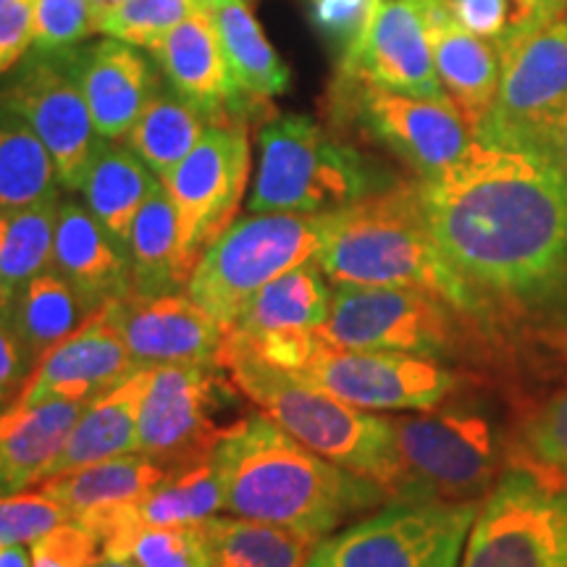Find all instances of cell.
Segmentation results:
<instances>
[{"label": "cell", "mask_w": 567, "mask_h": 567, "mask_svg": "<svg viewBox=\"0 0 567 567\" xmlns=\"http://www.w3.org/2000/svg\"><path fill=\"white\" fill-rule=\"evenodd\" d=\"M417 189L439 250L486 302L565 305L567 182L547 155L476 140Z\"/></svg>", "instance_id": "cell-1"}, {"label": "cell", "mask_w": 567, "mask_h": 567, "mask_svg": "<svg viewBox=\"0 0 567 567\" xmlns=\"http://www.w3.org/2000/svg\"><path fill=\"white\" fill-rule=\"evenodd\" d=\"M213 467L224 509L295 530L313 544L350 517L389 502L375 481L321 457L266 413L226 429L213 450Z\"/></svg>", "instance_id": "cell-2"}, {"label": "cell", "mask_w": 567, "mask_h": 567, "mask_svg": "<svg viewBox=\"0 0 567 567\" xmlns=\"http://www.w3.org/2000/svg\"><path fill=\"white\" fill-rule=\"evenodd\" d=\"M316 264L334 284L421 289L442 297L473 321H484L488 313V302L439 250L425 221L417 179L394 182L326 213Z\"/></svg>", "instance_id": "cell-3"}, {"label": "cell", "mask_w": 567, "mask_h": 567, "mask_svg": "<svg viewBox=\"0 0 567 567\" xmlns=\"http://www.w3.org/2000/svg\"><path fill=\"white\" fill-rule=\"evenodd\" d=\"M218 365L229 371L234 386L247 400H252L297 442L358 476L375 481L386 496L392 494L396 484L392 417L347 405L313 381L268 365L229 334L218 352Z\"/></svg>", "instance_id": "cell-4"}, {"label": "cell", "mask_w": 567, "mask_h": 567, "mask_svg": "<svg viewBox=\"0 0 567 567\" xmlns=\"http://www.w3.org/2000/svg\"><path fill=\"white\" fill-rule=\"evenodd\" d=\"M258 151L250 213H331L396 182L342 134L300 113L260 126Z\"/></svg>", "instance_id": "cell-5"}, {"label": "cell", "mask_w": 567, "mask_h": 567, "mask_svg": "<svg viewBox=\"0 0 567 567\" xmlns=\"http://www.w3.org/2000/svg\"><path fill=\"white\" fill-rule=\"evenodd\" d=\"M323 224L326 213H252L239 218L205 250L184 292L229 334L258 289L316 260Z\"/></svg>", "instance_id": "cell-6"}, {"label": "cell", "mask_w": 567, "mask_h": 567, "mask_svg": "<svg viewBox=\"0 0 567 567\" xmlns=\"http://www.w3.org/2000/svg\"><path fill=\"white\" fill-rule=\"evenodd\" d=\"M396 484L389 502H481L499 481L494 423L473 408L392 417Z\"/></svg>", "instance_id": "cell-7"}, {"label": "cell", "mask_w": 567, "mask_h": 567, "mask_svg": "<svg viewBox=\"0 0 567 567\" xmlns=\"http://www.w3.org/2000/svg\"><path fill=\"white\" fill-rule=\"evenodd\" d=\"M337 130H354L402 161L417 179L446 172L476 142L450 97H417L337 74L329 87Z\"/></svg>", "instance_id": "cell-8"}, {"label": "cell", "mask_w": 567, "mask_h": 567, "mask_svg": "<svg viewBox=\"0 0 567 567\" xmlns=\"http://www.w3.org/2000/svg\"><path fill=\"white\" fill-rule=\"evenodd\" d=\"M481 502H389L316 544L308 567H460Z\"/></svg>", "instance_id": "cell-9"}, {"label": "cell", "mask_w": 567, "mask_h": 567, "mask_svg": "<svg viewBox=\"0 0 567 567\" xmlns=\"http://www.w3.org/2000/svg\"><path fill=\"white\" fill-rule=\"evenodd\" d=\"M460 567H567V492L505 471L478 505Z\"/></svg>", "instance_id": "cell-10"}, {"label": "cell", "mask_w": 567, "mask_h": 567, "mask_svg": "<svg viewBox=\"0 0 567 567\" xmlns=\"http://www.w3.org/2000/svg\"><path fill=\"white\" fill-rule=\"evenodd\" d=\"M460 313L442 297L402 287L337 284L316 334L347 350H389L442 360L460 347Z\"/></svg>", "instance_id": "cell-11"}, {"label": "cell", "mask_w": 567, "mask_h": 567, "mask_svg": "<svg viewBox=\"0 0 567 567\" xmlns=\"http://www.w3.org/2000/svg\"><path fill=\"white\" fill-rule=\"evenodd\" d=\"M494 105L476 132L484 145L542 153L544 134L567 105V17L499 45Z\"/></svg>", "instance_id": "cell-12"}, {"label": "cell", "mask_w": 567, "mask_h": 567, "mask_svg": "<svg viewBox=\"0 0 567 567\" xmlns=\"http://www.w3.org/2000/svg\"><path fill=\"white\" fill-rule=\"evenodd\" d=\"M250 176L245 124H210L195 151L163 176L179 221V266L184 279L205 250L234 224Z\"/></svg>", "instance_id": "cell-13"}, {"label": "cell", "mask_w": 567, "mask_h": 567, "mask_svg": "<svg viewBox=\"0 0 567 567\" xmlns=\"http://www.w3.org/2000/svg\"><path fill=\"white\" fill-rule=\"evenodd\" d=\"M295 375L360 410H434L460 389V375L421 354L347 350L316 334Z\"/></svg>", "instance_id": "cell-14"}, {"label": "cell", "mask_w": 567, "mask_h": 567, "mask_svg": "<svg viewBox=\"0 0 567 567\" xmlns=\"http://www.w3.org/2000/svg\"><path fill=\"white\" fill-rule=\"evenodd\" d=\"M221 365L153 368L151 389L137 417V452L168 473L213 457L229 425H218V410L234 402Z\"/></svg>", "instance_id": "cell-15"}, {"label": "cell", "mask_w": 567, "mask_h": 567, "mask_svg": "<svg viewBox=\"0 0 567 567\" xmlns=\"http://www.w3.org/2000/svg\"><path fill=\"white\" fill-rule=\"evenodd\" d=\"M0 101L11 105L45 142L63 189H80L101 134L76 82L66 51L38 53L21 63L0 87Z\"/></svg>", "instance_id": "cell-16"}, {"label": "cell", "mask_w": 567, "mask_h": 567, "mask_svg": "<svg viewBox=\"0 0 567 567\" xmlns=\"http://www.w3.org/2000/svg\"><path fill=\"white\" fill-rule=\"evenodd\" d=\"M337 74L405 95L446 97L421 0H379L360 40L342 53Z\"/></svg>", "instance_id": "cell-17"}, {"label": "cell", "mask_w": 567, "mask_h": 567, "mask_svg": "<svg viewBox=\"0 0 567 567\" xmlns=\"http://www.w3.org/2000/svg\"><path fill=\"white\" fill-rule=\"evenodd\" d=\"M137 368L213 365L226 329L187 292L142 297L130 292L105 305Z\"/></svg>", "instance_id": "cell-18"}, {"label": "cell", "mask_w": 567, "mask_h": 567, "mask_svg": "<svg viewBox=\"0 0 567 567\" xmlns=\"http://www.w3.org/2000/svg\"><path fill=\"white\" fill-rule=\"evenodd\" d=\"M155 66L179 95L208 113L213 124H250L268 103L247 97L234 82L216 24L208 9L197 6L174 30L147 45Z\"/></svg>", "instance_id": "cell-19"}, {"label": "cell", "mask_w": 567, "mask_h": 567, "mask_svg": "<svg viewBox=\"0 0 567 567\" xmlns=\"http://www.w3.org/2000/svg\"><path fill=\"white\" fill-rule=\"evenodd\" d=\"M134 371L140 368L134 365L130 347L122 331L113 326L109 310L103 308L80 331L42 354L13 402L17 405H38L45 400L90 402L92 396L122 384Z\"/></svg>", "instance_id": "cell-20"}, {"label": "cell", "mask_w": 567, "mask_h": 567, "mask_svg": "<svg viewBox=\"0 0 567 567\" xmlns=\"http://www.w3.org/2000/svg\"><path fill=\"white\" fill-rule=\"evenodd\" d=\"M66 55L97 134L103 140L126 137L158 84V66L130 42L116 38L90 48H71Z\"/></svg>", "instance_id": "cell-21"}, {"label": "cell", "mask_w": 567, "mask_h": 567, "mask_svg": "<svg viewBox=\"0 0 567 567\" xmlns=\"http://www.w3.org/2000/svg\"><path fill=\"white\" fill-rule=\"evenodd\" d=\"M421 6L439 82L476 137L499 90V48L460 27L450 0H421Z\"/></svg>", "instance_id": "cell-22"}, {"label": "cell", "mask_w": 567, "mask_h": 567, "mask_svg": "<svg viewBox=\"0 0 567 567\" xmlns=\"http://www.w3.org/2000/svg\"><path fill=\"white\" fill-rule=\"evenodd\" d=\"M53 271L63 276L95 313L132 292L126 250L92 216L87 205L74 200L59 205Z\"/></svg>", "instance_id": "cell-23"}, {"label": "cell", "mask_w": 567, "mask_h": 567, "mask_svg": "<svg viewBox=\"0 0 567 567\" xmlns=\"http://www.w3.org/2000/svg\"><path fill=\"white\" fill-rule=\"evenodd\" d=\"M151 379L153 368H140L122 384L84 402L59 457L45 471V478L63 476V473L80 471V467L103 463V460L137 452V417L147 389H151Z\"/></svg>", "instance_id": "cell-24"}, {"label": "cell", "mask_w": 567, "mask_h": 567, "mask_svg": "<svg viewBox=\"0 0 567 567\" xmlns=\"http://www.w3.org/2000/svg\"><path fill=\"white\" fill-rule=\"evenodd\" d=\"M82 408L74 400H45L0 410V478L11 494L45 478Z\"/></svg>", "instance_id": "cell-25"}, {"label": "cell", "mask_w": 567, "mask_h": 567, "mask_svg": "<svg viewBox=\"0 0 567 567\" xmlns=\"http://www.w3.org/2000/svg\"><path fill=\"white\" fill-rule=\"evenodd\" d=\"M158 184L161 182L130 145L124 147L116 145V140H101L84 172L80 193L92 216L126 250L134 216Z\"/></svg>", "instance_id": "cell-26"}, {"label": "cell", "mask_w": 567, "mask_h": 567, "mask_svg": "<svg viewBox=\"0 0 567 567\" xmlns=\"http://www.w3.org/2000/svg\"><path fill=\"white\" fill-rule=\"evenodd\" d=\"M168 471L142 452H130L103 463L80 467L42 481L40 492L66 509L71 520L84 515L103 513V509L130 505L147 492H153Z\"/></svg>", "instance_id": "cell-27"}, {"label": "cell", "mask_w": 567, "mask_h": 567, "mask_svg": "<svg viewBox=\"0 0 567 567\" xmlns=\"http://www.w3.org/2000/svg\"><path fill=\"white\" fill-rule=\"evenodd\" d=\"M210 11L221 48L237 87L258 103H268L289 90V69L260 30L252 0H210Z\"/></svg>", "instance_id": "cell-28"}, {"label": "cell", "mask_w": 567, "mask_h": 567, "mask_svg": "<svg viewBox=\"0 0 567 567\" xmlns=\"http://www.w3.org/2000/svg\"><path fill=\"white\" fill-rule=\"evenodd\" d=\"M210 124V116L200 105L179 95L168 82L163 84L158 80L137 122L126 134V142L142 163L163 179L195 151Z\"/></svg>", "instance_id": "cell-29"}, {"label": "cell", "mask_w": 567, "mask_h": 567, "mask_svg": "<svg viewBox=\"0 0 567 567\" xmlns=\"http://www.w3.org/2000/svg\"><path fill=\"white\" fill-rule=\"evenodd\" d=\"M331 310V289L316 260L276 276L258 289L234 323L239 334H266V331H316Z\"/></svg>", "instance_id": "cell-30"}, {"label": "cell", "mask_w": 567, "mask_h": 567, "mask_svg": "<svg viewBox=\"0 0 567 567\" xmlns=\"http://www.w3.org/2000/svg\"><path fill=\"white\" fill-rule=\"evenodd\" d=\"M97 313L51 268L17 289L6 318L11 321L24 350L30 352L32 363L38 365V360L51 347L80 331Z\"/></svg>", "instance_id": "cell-31"}, {"label": "cell", "mask_w": 567, "mask_h": 567, "mask_svg": "<svg viewBox=\"0 0 567 567\" xmlns=\"http://www.w3.org/2000/svg\"><path fill=\"white\" fill-rule=\"evenodd\" d=\"M126 258H130L134 295L155 297L179 292L187 284L179 266V221L163 184L153 189V195L134 216Z\"/></svg>", "instance_id": "cell-32"}, {"label": "cell", "mask_w": 567, "mask_h": 567, "mask_svg": "<svg viewBox=\"0 0 567 567\" xmlns=\"http://www.w3.org/2000/svg\"><path fill=\"white\" fill-rule=\"evenodd\" d=\"M210 567H308L316 544L295 530L250 517L200 520Z\"/></svg>", "instance_id": "cell-33"}, {"label": "cell", "mask_w": 567, "mask_h": 567, "mask_svg": "<svg viewBox=\"0 0 567 567\" xmlns=\"http://www.w3.org/2000/svg\"><path fill=\"white\" fill-rule=\"evenodd\" d=\"M59 172L38 132L0 101V210L59 197Z\"/></svg>", "instance_id": "cell-34"}, {"label": "cell", "mask_w": 567, "mask_h": 567, "mask_svg": "<svg viewBox=\"0 0 567 567\" xmlns=\"http://www.w3.org/2000/svg\"><path fill=\"white\" fill-rule=\"evenodd\" d=\"M59 197L0 210V276L13 289L53 268Z\"/></svg>", "instance_id": "cell-35"}, {"label": "cell", "mask_w": 567, "mask_h": 567, "mask_svg": "<svg viewBox=\"0 0 567 567\" xmlns=\"http://www.w3.org/2000/svg\"><path fill=\"white\" fill-rule=\"evenodd\" d=\"M103 557L132 559L137 567H210L200 523L137 528L105 549Z\"/></svg>", "instance_id": "cell-36"}, {"label": "cell", "mask_w": 567, "mask_h": 567, "mask_svg": "<svg viewBox=\"0 0 567 567\" xmlns=\"http://www.w3.org/2000/svg\"><path fill=\"white\" fill-rule=\"evenodd\" d=\"M195 9L197 0H126L101 21L97 32L130 42L134 48H147Z\"/></svg>", "instance_id": "cell-37"}, {"label": "cell", "mask_w": 567, "mask_h": 567, "mask_svg": "<svg viewBox=\"0 0 567 567\" xmlns=\"http://www.w3.org/2000/svg\"><path fill=\"white\" fill-rule=\"evenodd\" d=\"M95 32L90 0H38L34 38L38 53H63Z\"/></svg>", "instance_id": "cell-38"}, {"label": "cell", "mask_w": 567, "mask_h": 567, "mask_svg": "<svg viewBox=\"0 0 567 567\" xmlns=\"http://www.w3.org/2000/svg\"><path fill=\"white\" fill-rule=\"evenodd\" d=\"M66 520V509L42 492L0 496V544H32Z\"/></svg>", "instance_id": "cell-39"}, {"label": "cell", "mask_w": 567, "mask_h": 567, "mask_svg": "<svg viewBox=\"0 0 567 567\" xmlns=\"http://www.w3.org/2000/svg\"><path fill=\"white\" fill-rule=\"evenodd\" d=\"M526 450L538 463L567 476V386L551 394L523 425Z\"/></svg>", "instance_id": "cell-40"}, {"label": "cell", "mask_w": 567, "mask_h": 567, "mask_svg": "<svg viewBox=\"0 0 567 567\" xmlns=\"http://www.w3.org/2000/svg\"><path fill=\"white\" fill-rule=\"evenodd\" d=\"M379 0H313V21L326 38L342 48L354 45L371 21Z\"/></svg>", "instance_id": "cell-41"}, {"label": "cell", "mask_w": 567, "mask_h": 567, "mask_svg": "<svg viewBox=\"0 0 567 567\" xmlns=\"http://www.w3.org/2000/svg\"><path fill=\"white\" fill-rule=\"evenodd\" d=\"M38 0H0V74L11 71L30 51Z\"/></svg>", "instance_id": "cell-42"}, {"label": "cell", "mask_w": 567, "mask_h": 567, "mask_svg": "<svg viewBox=\"0 0 567 567\" xmlns=\"http://www.w3.org/2000/svg\"><path fill=\"white\" fill-rule=\"evenodd\" d=\"M450 9L460 27L494 45L509 34V0H450Z\"/></svg>", "instance_id": "cell-43"}, {"label": "cell", "mask_w": 567, "mask_h": 567, "mask_svg": "<svg viewBox=\"0 0 567 567\" xmlns=\"http://www.w3.org/2000/svg\"><path fill=\"white\" fill-rule=\"evenodd\" d=\"M32 358L24 350L11 321L0 316V402L11 400L21 384H27L32 373Z\"/></svg>", "instance_id": "cell-44"}, {"label": "cell", "mask_w": 567, "mask_h": 567, "mask_svg": "<svg viewBox=\"0 0 567 567\" xmlns=\"http://www.w3.org/2000/svg\"><path fill=\"white\" fill-rule=\"evenodd\" d=\"M567 17V0H509V34L542 30ZM505 38V40H507Z\"/></svg>", "instance_id": "cell-45"}, {"label": "cell", "mask_w": 567, "mask_h": 567, "mask_svg": "<svg viewBox=\"0 0 567 567\" xmlns=\"http://www.w3.org/2000/svg\"><path fill=\"white\" fill-rule=\"evenodd\" d=\"M542 155H547L555 163L567 182V105L557 113V118L549 124L547 134H544Z\"/></svg>", "instance_id": "cell-46"}, {"label": "cell", "mask_w": 567, "mask_h": 567, "mask_svg": "<svg viewBox=\"0 0 567 567\" xmlns=\"http://www.w3.org/2000/svg\"><path fill=\"white\" fill-rule=\"evenodd\" d=\"M0 567H32L30 549L21 544H0Z\"/></svg>", "instance_id": "cell-47"}, {"label": "cell", "mask_w": 567, "mask_h": 567, "mask_svg": "<svg viewBox=\"0 0 567 567\" xmlns=\"http://www.w3.org/2000/svg\"><path fill=\"white\" fill-rule=\"evenodd\" d=\"M126 0H90V11H92V21H95V32L101 27V21L109 17L111 11H116L118 6H124Z\"/></svg>", "instance_id": "cell-48"}, {"label": "cell", "mask_w": 567, "mask_h": 567, "mask_svg": "<svg viewBox=\"0 0 567 567\" xmlns=\"http://www.w3.org/2000/svg\"><path fill=\"white\" fill-rule=\"evenodd\" d=\"M13 295H17V289H13L11 284L3 279V276H0V316L9 313V308H11V302H13Z\"/></svg>", "instance_id": "cell-49"}, {"label": "cell", "mask_w": 567, "mask_h": 567, "mask_svg": "<svg viewBox=\"0 0 567 567\" xmlns=\"http://www.w3.org/2000/svg\"><path fill=\"white\" fill-rule=\"evenodd\" d=\"M30 555H32V567H69V565L55 563L53 557L42 555V551H32V549H30Z\"/></svg>", "instance_id": "cell-50"}, {"label": "cell", "mask_w": 567, "mask_h": 567, "mask_svg": "<svg viewBox=\"0 0 567 567\" xmlns=\"http://www.w3.org/2000/svg\"><path fill=\"white\" fill-rule=\"evenodd\" d=\"M95 567H137L132 559H118V557H103Z\"/></svg>", "instance_id": "cell-51"}, {"label": "cell", "mask_w": 567, "mask_h": 567, "mask_svg": "<svg viewBox=\"0 0 567 567\" xmlns=\"http://www.w3.org/2000/svg\"><path fill=\"white\" fill-rule=\"evenodd\" d=\"M9 494H11V488L6 486V481H3V478H0V496H9Z\"/></svg>", "instance_id": "cell-52"}]
</instances>
